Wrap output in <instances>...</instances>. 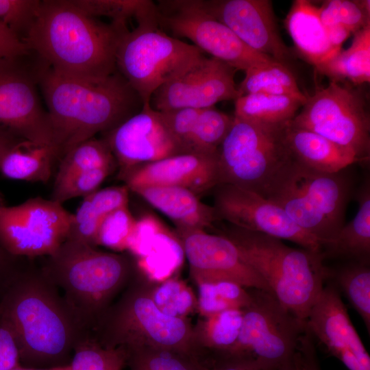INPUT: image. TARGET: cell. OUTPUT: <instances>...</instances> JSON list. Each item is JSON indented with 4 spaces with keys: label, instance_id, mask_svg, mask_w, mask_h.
<instances>
[{
    "label": "cell",
    "instance_id": "cell-1",
    "mask_svg": "<svg viewBox=\"0 0 370 370\" xmlns=\"http://www.w3.org/2000/svg\"><path fill=\"white\" fill-rule=\"evenodd\" d=\"M0 316L16 336L21 365H69L87 331L40 267L26 263L0 295Z\"/></svg>",
    "mask_w": 370,
    "mask_h": 370
},
{
    "label": "cell",
    "instance_id": "cell-2",
    "mask_svg": "<svg viewBox=\"0 0 370 370\" xmlns=\"http://www.w3.org/2000/svg\"><path fill=\"white\" fill-rule=\"evenodd\" d=\"M127 24L92 17L72 0H42L25 44L56 73L100 79L116 71L119 45Z\"/></svg>",
    "mask_w": 370,
    "mask_h": 370
},
{
    "label": "cell",
    "instance_id": "cell-3",
    "mask_svg": "<svg viewBox=\"0 0 370 370\" xmlns=\"http://www.w3.org/2000/svg\"><path fill=\"white\" fill-rule=\"evenodd\" d=\"M40 89L47 106L56 160L95 134L114 129L144 106L117 69L103 79H87L65 76L50 67Z\"/></svg>",
    "mask_w": 370,
    "mask_h": 370
},
{
    "label": "cell",
    "instance_id": "cell-4",
    "mask_svg": "<svg viewBox=\"0 0 370 370\" xmlns=\"http://www.w3.org/2000/svg\"><path fill=\"white\" fill-rule=\"evenodd\" d=\"M82 326L92 332L98 321L138 273L123 254L66 240L40 267Z\"/></svg>",
    "mask_w": 370,
    "mask_h": 370
},
{
    "label": "cell",
    "instance_id": "cell-5",
    "mask_svg": "<svg viewBox=\"0 0 370 370\" xmlns=\"http://www.w3.org/2000/svg\"><path fill=\"white\" fill-rule=\"evenodd\" d=\"M221 234L235 245L278 301L305 322L329 275L322 252L291 247L279 238L232 225Z\"/></svg>",
    "mask_w": 370,
    "mask_h": 370
},
{
    "label": "cell",
    "instance_id": "cell-6",
    "mask_svg": "<svg viewBox=\"0 0 370 370\" xmlns=\"http://www.w3.org/2000/svg\"><path fill=\"white\" fill-rule=\"evenodd\" d=\"M153 282L138 271L91 332L105 347L164 349L197 356L194 326L168 316L151 298Z\"/></svg>",
    "mask_w": 370,
    "mask_h": 370
},
{
    "label": "cell",
    "instance_id": "cell-7",
    "mask_svg": "<svg viewBox=\"0 0 370 370\" xmlns=\"http://www.w3.org/2000/svg\"><path fill=\"white\" fill-rule=\"evenodd\" d=\"M353 183L344 170L319 172L292 160L272 182L263 197L282 208L321 247L345 224Z\"/></svg>",
    "mask_w": 370,
    "mask_h": 370
},
{
    "label": "cell",
    "instance_id": "cell-8",
    "mask_svg": "<svg viewBox=\"0 0 370 370\" xmlns=\"http://www.w3.org/2000/svg\"><path fill=\"white\" fill-rule=\"evenodd\" d=\"M251 300L243 309L238 339L224 354L208 358L278 370L293 360L305 328L269 292L249 288Z\"/></svg>",
    "mask_w": 370,
    "mask_h": 370
},
{
    "label": "cell",
    "instance_id": "cell-9",
    "mask_svg": "<svg viewBox=\"0 0 370 370\" xmlns=\"http://www.w3.org/2000/svg\"><path fill=\"white\" fill-rule=\"evenodd\" d=\"M286 125L267 126L234 116L218 151L219 184H231L263 197L293 160L284 141Z\"/></svg>",
    "mask_w": 370,
    "mask_h": 370
},
{
    "label": "cell",
    "instance_id": "cell-10",
    "mask_svg": "<svg viewBox=\"0 0 370 370\" xmlns=\"http://www.w3.org/2000/svg\"><path fill=\"white\" fill-rule=\"evenodd\" d=\"M205 56L193 45L173 37L156 24L129 31L116 53L117 71L148 104L160 86L178 77Z\"/></svg>",
    "mask_w": 370,
    "mask_h": 370
},
{
    "label": "cell",
    "instance_id": "cell-11",
    "mask_svg": "<svg viewBox=\"0 0 370 370\" xmlns=\"http://www.w3.org/2000/svg\"><path fill=\"white\" fill-rule=\"evenodd\" d=\"M49 68L31 49L0 59V130L38 145L52 146L48 113L38 92Z\"/></svg>",
    "mask_w": 370,
    "mask_h": 370
},
{
    "label": "cell",
    "instance_id": "cell-12",
    "mask_svg": "<svg viewBox=\"0 0 370 370\" xmlns=\"http://www.w3.org/2000/svg\"><path fill=\"white\" fill-rule=\"evenodd\" d=\"M290 123L352 151L360 162L370 157V119L360 92L340 82L317 88Z\"/></svg>",
    "mask_w": 370,
    "mask_h": 370
},
{
    "label": "cell",
    "instance_id": "cell-13",
    "mask_svg": "<svg viewBox=\"0 0 370 370\" xmlns=\"http://www.w3.org/2000/svg\"><path fill=\"white\" fill-rule=\"evenodd\" d=\"M158 27L175 38H186L202 52L238 70L277 62L244 44L227 27L207 13L199 0H160L156 3Z\"/></svg>",
    "mask_w": 370,
    "mask_h": 370
},
{
    "label": "cell",
    "instance_id": "cell-14",
    "mask_svg": "<svg viewBox=\"0 0 370 370\" xmlns=\"http://www.w3.org/2000/svg\"><path fill=\"white\" fill-rule=\"evenodd\" d=\"M73 214L40 197L0 206V247L28 259L53 254L66 240Z\"/></svg>",
    "mask_w": 370,
    "mask_h": 370
},
{
    "label": "cell",
    "instance_id": "cell-15",
    "mask_svg": "<svg viewBox=\"0 0 370 370\" xmlns=\"http://www.w3.org/2000/svg\"><path fill=\"white\" fill-rule=\"evenodd\" d=\"M213 190L212 206L218 220L321 252L318 240L300 228L282 208L259 194L227 184H219Z\"/></svg>",
    "mask_w": 370,
    "mask_h": 370
},
{
    "label": "cell",
    "instance_id": "cell-16",
    "mask_svg": "<svg viewBox=\"0 0 370 370\" xmlns=\"http://www.w3.org/2000/svg\"><path fill=\"white\" fill-rule=\"evenodd\" d=\"M190 275L196 285L231 282L246 288L269 290L262 279L243 260L235 245L222 234L203 230H176Z\"/></svg>",
    "mask_w": 370,
    "mask_h": 370
},
{
    "label": "cell",
    "instance_id": "cell-17",
    "mask_svg": "<svg viewBox=\"0 0 370 370\" xmlns=\"http://www.w3.org/2000/svg\"><path fill=\"white\" fill-rule=\"evenodd\" d=\"M236 69L206 56L178 77L162 85L151 95L150 106L158 112L180 108L204 109L240 95L234 81Z\"/></svg>",
    "mask_w": 370,
    "mask_h": 370
},
{
    "label": "cell",
    "instance_id": "cell-18",
    "mask_svg": "<svg viewBox=\"0 0 370 370\" xmlns=\"http://www.w3.org/2000/svg\"><path fill=\"white\" fill-rule=\"evenodd\" d=\"M201 7L252 50L287 66L290 49L279 33L272 1L199 0Z\"/></svg>",
    "mask_w": 370,
    "mask_h": 370
},
{
    "label": "cell",
    "instance_id": "cell-19",
    "mask_svg": "<svg viewBox=\"0 0 370 370\" xmlns=\"http://www.w3.org/2000/svg\"><path fill=\"white\" fill-rule=\"evenodd\" d=\"M123 177L146 164L182 153L158 111L150 104L114 129L103 133Z\"/></svg>",
    "mask_w": 370,
    "mask_h": 370
},
{
    "label": "cell",
    "instance_id": "cell-20",
    "mask_svg": "<svg viewBox=\"0 0 370 370\" xmlns=\"http://www.w3.org/2000/svg\"><path fill=\"white\" fill-rule=\"evenodd\" d=\"M314 339L349 370H370V356L349 317L340 292L325 284L305 321Z\"/></svg>",
    "mask_w": 370,
    "mask_h": 370
},
{
    "label": "cell",
    "instance_id": "cell-21",
    "mask_svg": "<svg viewBox=\"0 0 370 370\" xmlns=\"http://www.w3.org/2000/svg\"><path fill=\"white\" fill-rule=\"evenodd\" d=\"M121 178L130 190L147 186H177L198 195L219 184L218 152L172 156L140 166Z\"/></svg>",
    "mask_w": 370,
    "mask_h": 370
},
{
    "label": "cell",
    "instance_id": "cell-22",
    "mask_svg": "<svg viewBox=\"0 0 370 370\" xmlns=\"http://www.w3.org/2000/svg\"><path fill=\"white\" fill-rule=\"evenodd\" d=\"M127 251L135 258L138 273L153 283L174 276L185 260L177 234L149 214L136 219Z\"/></svg>",
    "mask_w": 370,
    "mask_h": 370
},
{
    "label": "cell",
    "instance_id": "cell-23",
    "mask_svg": "<svg viewBox=\"0 0 370 370\" xmlns=\"http://www.w3.org/2000/svg\"><path fill=\"white\" fill-rule=\"evenodd\" d=\"M173 221L177 230H203L219 221L213 206L180 187L147 186L132 190Z\"/></svg>",
    "mask_w": 370,
    "mask_h": 370
},
{
    "label": "cell",
    "instance_id": "cell-24",
    "mask_svg": "<svg viewBox=\"0 0 370 370\" xmlns=\"http://www.w3.org/2000/svg\"><path fill=\"white\" fill-rule=\"evenodd\" d=\"M290 122L284 128V141L292 159L297 163L317 171L333 173L360 162L350 149L319 134L294 127Z\"/></svg>",
    "mask_w": 370,
    "mask_h": 370
},
{
    "label": "cell",
    "instance_id": "cell-25",
    "mask_svg": "<svg viewBox=\"0 0 370 370\" xmlns=\"http://www.w3.org/2000/svg\"><path fill=\"white\" fill-rule=\"evenodd\" d=\"M284 26L297 51L314 67L340 51L331 46L319 17V7L310 1H293Z\"/></svg>",
    "mask_w": 370,
    "mask_h": 370
},
{
    "label": "cell",
    "instance_id": "cell-26",
    "mask_svg": "<svg viewBox=\"0 0 370 370\" xmlns=\"http://www.w3.org/2000/svg\"><path fill=\"white\" fill-rule=\"evenodd\" d=\"M358 210L336 236L322 247L325 258H345L369 264L370 262V182L367 178L356 194Z\"/></svg>",
    "mask_w": 370,
    "mask_h": 370
},
{
    "label": "cell",
    "instance_id": "cell-27",
    "mask_svg": "<svg viewBox=\"0 0 370 370\" xmlns=\"http://www.w3.org/2000/svg\"><path fill=\"white\" fill-rule=\"evenodd\" d=\"M129 190L125 184L110 186L84 197L72 216L66 240L97 247V233L102 220L114 210L128 206Z\"/></svg>",
    "mask_w": 370,
    "mask_h": 370
},
{
    "label": "cell",
    "instance_id": "cell-28",
    "mask_svg": "<svg viewBox=\"0 0 370 370\" xmlns=\"http://www.w3.org/2000/svg\"><path fill=\"white\" fill-rule=\"evenodd\" d=\"M243 309H229L203 317L194 326L197 358L218 356L236 343L241 330Z\"/></svg>",
    "mask_w": 370,
    "mask_h": 370
},
{
    "label": "cell",
    "instance_id": "cell-29",
    "mask_svg": "<svg viewBox=\"0 0 370 370\" xmlns=\"http://www.w3.org/2000/svg\"><path fill=\"white\" fill-rule=\"evenodd\" d=\"M306 100L286 95L251 93L234 100L236 119L271 127H284L291 121Z\"/></svg>",
    "mask_w": 370,
    "mask_h": 370
},
{
    "label": "cell",
    "instance_id": "cell-30",
    "mask_svg": "<svg viewBox=\"0 0 370 370\" xmlns=\"http://www.w3.org/2000/svg\"><path fill=\"white\" fill-rule=\"evenodd\" d=\"M330 82L355 85L370 81V25L354 34L351 45L315 67Z\"/></svg>",
    "mask_w": 370,
    "mask_h": 370
},
{
    "label": "cell",
    "instance_id": "cell-31",
    "mask_svg": "<svg viewBox=\"0 0 370 370\" xmlns=\"http://www.w3.org/2000/svg\"><path fill=\"white\" fill-rule=\"evenodd\" d=\"M56 160L52 146L22 140L5 155L0 172L12 180L46 182Z\"/></svg>",
    "mask_w": 370,
    "mask_h": 370
},
{
    "label": "cell",
    "instance_id": "cell-32",
    "mask_svg": "<svg viewBox=\"0 0 370 370\" xmlns=\"http://www.w3.org/2000/svg\"><path fill=\"white\" fill-rule=\"evenodd\" d=\"M238 86L240 96L264 93L295 97L303 100L307 95L299 88L297 80L288 66L278 62L249 69Z\"/></svg>",
    "mask_w": 370,
    "mask_h": 370
},
{
    "label": "cell",
    "instance_id": "cell-33",
    "mask_svg": "<svg viewBox=\"0 0 370 370\" xmlns=\"http://www.w3.org/2000/svg\"><path fill=\"white\" fill-rule=\"evenodd\" d=\"M347 297L370 333L369 264L349 262L336 270L329 269L328 280Z\"/></svg>",
    "mask_w": 370,
    "mask_h": 370
},
{
    "label": "cell",
    "instance_id": "cell-34",
    "mask_svg": "<svg viewBox=\"0 0 370 370\" xmlns=\"http://www.w3.org/2000/svg\"><path fill=\"white\" fill-rule=\"evenodd\" d=\"M88 15L106 16L111 21L127 24L134 18L138 24H158L156 3L149 0H72Z\"/></svg>",
    "mask_w": 370,
    "mask_h": 370
},
{
    "label": "cell",
    "instance_id": "cell-35",
    "mask_svg": "<svg viewBox=\"0 0 370 370\" xmlns=\"http://www.w3.org/2000/svg\"><path fill=\"white\" fill-rule=\"evenodd\" d=\"M127 357L125 347H105L88 332L77 343L69 365L71 370H123Z\"/></svg>",
    "mask_w": 370,
    "mask_h": 370
},
{
    "label": "cell",
    "instance_id": "cell-36",
    "mask_svg": "<svg viewBox=\"0 0 370 370\" xmlns=\"http://www.w3.org/2000/svg\"><path fill=\"white\" fill-rule=\"evenodd\" d=\"M106 166H117L108 143L103 138H91L77 145L62 157L54 184L75 173Z\"/></svg>",
    "mask_w": 370,
    "mask_h": 370
},
{
    "label": "cell",
    "instance_id": "cell-37",
    "mask_svg": "<svg viewBox=\"0 0 370 370\" xmlns=\"http://www.w3.org/2000/svg\"><path fill=\"white\" fill-rule=\"evenodd\" d=\"M197 286V310L202 317L229 309H244L251 300L249 288L231 282L201 283Z\"/></svg>",
    "mask_w": 370,
    "mask_h": 370
},
{
    "label": "cell",
    "instance_id": "cell-38",
    "mask_svg": "<svg viewBox=\"0 0 370 370\" xmlns=\"http://www.w3.org/2000/svg\"><path fill=\"white\" fill-rule=\"evenodd\" d=\"M234 121L214 107L201 109L190 140V153H216Z\"/></svg>",
    "mask_w": 370,
    "mask_h": 370
},
{
    "label": "cell",
    "instance_id": "cell-39",
    "mask_svg": "<svg viewBox=\"0 0 370 370\" xmlns=\"http://www.w3.org/2000/svg\"><path fill=\"white\" fill-rule=\"evenodd\" d=\"M151 298L165 314L186 318L197 310V298L190 287L177 277L152 284Z\"/></svg>",
    "mask_w": 370,
    "mask_h": 370
},
{
    "label": "cell",
    "instance_id": "cell-40",
    "mask_svg": "<svg viewBox=\"0 0 370 370\" xmlns=\"http://www.w3.org/2000/svg\"><path fill=\"white\" fill-rule=\"evenodd\" d=\"M127 351L130 370H200L197 358L183 353L151 347Z\"/></svg>",
    "mask_w": 370,
    "mask_h": 370
},
{
    "label": "cell",
    "instance_id": "cell-41",
    "mask_svg": "<svg viewBox=\"0 0 370 370\" xmlns=\"http://www.w3.org/2000/svg\"><path fill=\"white\" fill-rule=\"evenodd\" d=\"M320 19L324 27L335 25L346 27L352 34L370 25L369 0H329L319 7Z\"/></svg>",
    "mask_w": 370,
    "mask_h": 370
},
{
    "label": "cell",
    "instance_id": "cell-42",
    "mask_svg": "<svg viewBox=\"0 0 370 370\" xmlns=\"http://www.w3.org/2000/svg\"><path fill=\"white\" fill-rule=\"evenodd\" d=\"M136 221L128 206L110 212L104 217L99 227L96 245L117 252L127 251Z\"/></svg>",
    "mask_w": 370,
    "mask_h": 370
},
{
    "label": "cell",
    "instance_id": "cell-43",
    "mask_svg": "<svg viewBox=\"0 0 370 370\" xmlns=\"http://www.w3.org/2000/svg\"><path fill=\"white\" fill-rule=\"evenodd\" d=\"M116 166H106L75 173L54 184L51 199L60 204L71 199L85 197L98 187Z\"/></svg>",
    "mask_w": 370,
    "mask_h": 370
},
{
    "label": "cell",
    "instance_id": "cell-44",
    "mask_svg": "<svg viewBox=\"0 0 370 370\" xmlns=\"http://www.w3.org/2000/svg\"><path fill=\"white\" fill-rule=\"evenodd\" d=\"M40 3V0H0V21L25 42Z\"/></svg>",
    "mask_w": 370,
    "mask_h": 370
},
{
    "label": "cell",
    "instance_id": "cell-45",
    "mask_svg": "<svg viewBox=\"0 0 370 370\" xmlns=\"http://www.w3.org/2000/svg\"><path fill=\"white\" fill-rule=\"evenodd\" d=\"M201 109L180 108L159 112L182 153H190L193 131Z\"/></svg>",
    "mask_w": 370,
    "mask_h": 370
},
{
    "label": "cell",
    "instance_id": "cell-46",
    "mask_svg": "<svg viewBox=\"0 0 370 370\" xmlns=\"http://www.w3.org/2000/svg\"><path fill=\"white\" fill-rule=\"evenodd\" d=\"M21 365L14 333L8 322L0 316V370H12Z\"/></svg>",
    "mask_w": 370,
    "mask_h": 370
},
{
    "label": "cell",
    "instance_id": "cell-47",
    "mask_svg": "<svg viewBox=\"0 0 370 370\" xmlns=\"http://www.w3.org/2000/svg\"><path fill=\"white\" fill-rule=\"evenodd\" d=\"M293 362L295 370H321L314 339L306 328L299 336Z\"/></svg>",
    "mask_w": 370,
    "mask_h": 370
},
{
    "label": "cell",
    "instance_id": "cell-48",
    "mask_svg": "<svg viewBox=\"0 0 370 370\" xmlns=\"http://www.w3.org/2000/svg\"><path fill=\"white\" fill-rule=\"evenodd\" d=\"M28 46L0 21V59L27 51Z\"/></svg>",
    "mask_w": 370,
    "mask_h": 370
},
{
    "label": "cell",
    "instance_id": "cell-49",
    "mask_svg": "<svg viewBox=\"0 0 370 370\" xmlns=\"http://www.w3.org/2000/svg\"><path fill=\"white\" fill-rule=\"evenodd\" d=\"M25 258L12 256L0 247V295L15 275L25 266Z\"/></svg>",
    "mask_w": 370,
    "mask_h": 370
},
{
    "label": "cell",
    "instance_id": "cell-50",
    "mask_svg": "<svg viewBox=\"0 0 370 370\" xmlns=\"http://www.w3.org/2000/svg\"><path fill=\"white\" fill-rule=\"evenodd\" d=\"M328 38L334 49L341 51L343 43L349 37L352 32L342 25H335L325 28Z\"/></svg>",
    "mask_w": 370,
    "mask_h": 370
},
{
    "label": "cell",
    "instance_id": "cell-51",
    "mask_svg": "<svg viewBox=\"0 0 370 370\" xmlns=\"http://www.w3.org/2000/svg\"><path fill=\"white\" fill-rule=\"evenodd\" d=\"M200 370H267L249 365L224 362V361H204L199 362Z\"/></svg>",
    "mask_w": 370,
    "mask_h": 370
},
{
    "label": "cell",
    "instance_id": "cell-52",
    "mask_svg": "<svg viewBox=\"0 0 370 370\" xmlns=\"http://www.w3.org/2000/svg\"><path fill=\"white\" fill-rule=\"evenodd\" d=\"M23 139L0 130V164L5 155Z\"/></svg>",
    "mask_w": 370,
    "mask_h": 370
},
{
    "label": "cell",
    "instance_id": "cell-53",
    "mask_svg": "<svg viewBox=\"0 0 370 370\" xmlns=\"http://www.w3.org/2000/svg\"><path fill=\"white\" fill-rule=\"evenodd\" d=\"M12 370H71L70 365H66L62 366L54 367L51 368H31L21 365Z\"/></svg>",
    "mask_w": 370,
    "mask_h": 370
},
{
    "label": "cell",
    "instance_id": "cell-54",
    "mask_svg": "<svg viewBox=\"0 0 370 370\" xmlns=\"http://www.w3.org/2000/svg\"><path fill=\"white\" fill-rule=\"evenodd\" d=\"M278 370H295L293 360L286 365L280 368Z\"/></svg>",
    "mask_w": 370,
    "mask_h": 370
}]
</instances>
